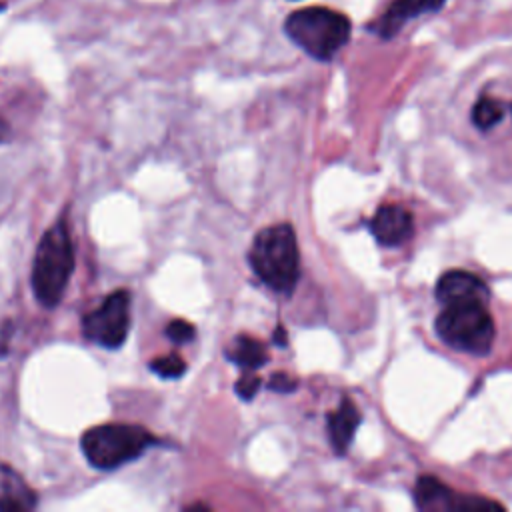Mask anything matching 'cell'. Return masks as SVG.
<instances>
[{
	"label": "cell",
	"mask_w": 512,
	"mask_h": 512,
	"mask_svg": "<svg viewBox=\"0 0 512 512\" xmlns=\"http://www.w3.org/2000/svg\"><path fill=\"white\" fill-rule=\"evenodd\" d=\"M74 272V248L72 238L64 222L52 226L40 240L32 264V290L38 302L46 308H54L70 282Z\"/></svg>",
	"instance_id": "obj_3"
},
{
	"label": "cell",
	"mask_w": 512,
	"mask_h": 512,
	"mask_svg": "<svg viewBox=\"0 0 512 512\" xmlns=\"http://www.w3.org/2000/svg\"><path fill=\"white\" fill-rule=\"evenodd\" d=\"M130 330V292L116 290L82 318V332L102 348H120Z\"/></svg>",
	"instance_id": "obj_6"
},
{
	"label": "cell",
	"mask_w": 512,
	"mask_h": 512,
	"mask_svg": "<svg viewBox=\"0 0 512 512\" xmlns=\"http://www.w3.org/2000/svg\"><path fill=\"white\" fill-rule=\"evenodd\" d=\"M436 334L458 352L484 356L494 344L496 326L486 304L460 302L444 306L436 316Z\"/></svg>",
	"instance_id": "obj_5"
},
{
	"label": "cell",
	"mask_w": 512,
	"mask_h": 512,
	"mask_svg": "<svg viewBox=\"0 0 512 512\" xmlns=\"http://www.w3.org/2000/svg\"><path fill=\"white\" fill-rule=\"evenodd\" d=\"M8 132H10V128H8V124L0 118V142H4L6 138H8Z\"/></svg>",
	"instance_id": "obj_20"
},
{
	"label": "cell",
	"mask_w": 512,
	"mask_h": 512,
	"mask_svg": "<svg viewBox=\"0 0 512 512\" xmlns=\"http://www.w3.org/2000/svg\"><path fill=\"white\" fill-rule=\"evenodd\" d=\"M156 438L136 424H102L84 432L80 446L98 470H112L140 458Z\"/></svg>",
	"instance_id": "obj_4"
},
{
	"label": "cell",
	"mask_w": 512,
	"mask_h": 512,
	"mask_svg": "<svg viewBox=\"0 0 512 512\" xmlns=\"http://www.w3.org/2000/svg\"><path fill=\"white\" fill-rule=\"evenodd\" d=\"M254 274L274 292L290 294L300 276V250L290 224H272L254 236L248 252Z\"/></svg>",
	"instance_id": "obj_1"
},
{
	"label": "cell",
	"mask_w": 512,
	"mask_h": 512,
	"mask_svg": "<svg viewBox=\"0 0 512 512\" xmlns=\"http://www.w3.org/2000/svg\"><path fill=\"white\" fill-rule=\"evenodd\" d=\"M414 500L422 510H486L502 508L498 502L484 500L480 496L456 494L434 476H420L414 488Z\"/></svg>",
	"instance_id": "obj_7"
},
{
	"label": "cell",
	"mask_w": 512,
	"mask_h": 512,
	"mask_svg": "<svg viewBox=\"0 0 512 512\" xmlns=\"http://www.w3.org/2000/svg\"><path fill=\"white\" fill-rule=\"evenodd\" d=\"M504 118V106L496 98L482 96L472 108V122L480 130H490Z\"/></svg>",
	"instance_id": "obj_14"
},
{
	"label": "cell",
	"mask_w": 512,
	"mask_h": 512,
	"mask_svg": "<svg viewBox=\"0 0 512 512\" xmlns=\"http://www.w3.org/2000/svg\"><path fill=\"white\" fill-rule=\"evenodd\" d=\"M228 360H232L236 366L244 370H256L268 362V352L264 344L252 336L240 334L234 338L232 346L226 350Z\"/></svg>",
	"instance_id": "obj_12"
},
{
	"label": "cell",
	"mask_w": 512,
	"mask_h": 512,
	"mask_svg": "<svg viewBox=\"0 0 512 512\" xmlns=\"http://www.w3.org/2000/svg\"><path fill=\"white\" fill-rule=\"evenodd\" d=\"M150 370L162 378H180L186 370V362L178 354H168L152 360Z\"/></svg>",
	"instance_id": "obj_15"
},
{
	"label": "cell",
	"mask_w": 512,
	"mask_h": 512,
	"mask_svg": "<svg viewBox=\"0 0 512 512\" xmlns=\"http://www.w3.org/2000/svg\"><path fill=\"white\" fill-rule=\"evenodd\" d=\"M370 232L382 246H400L414 234L412 212L400 204H384L374 212Z\"/></svg>",
	"instance_id": "obj_9"
},
{
	"label": "cell",
	"mask_w": 512,
	"mask_h": 512,
	"mask_svg": "<svg viewBox=\"0 0 512 512\" xmlns=\"http://www.w3.org/2000/svg\"><path fill=\"white\" fill-rule=\"evenodd\" d=\"M296 386H298V380L288 376V374H284V372H276L268 380V388L274 390V392H282V394L296 390Z\"/></svg>",
	"instance_id": "obj_18"
},
{
	"label": "cell",
	"mask_w": 512,
	"mask_h": 512,
	"mask_svg": "<svg viewBox=\"0 0 512 512\" xmlns=\"http://www.w3.org/2000/svg\"><path fill=\"white\" fill-rule=\"evenodd\" d=\"M284 30L288 38L316 60H332L350 40L352 24L348 16L322 8H302L286 18Z\"/></svg>",
	"instance_id": "obj_2"
},
{
	"label": "cell",
	"mask_w": 512,
	"mask_h": 512,
	"mask_svg": "<svg viewBox=\"0 0 512 512\" xmlns=\"http://www.w3.org/2000/svg\"><path fill=\"white\" fill-rule=\"evenodd\" d=\"M260 386H262V380H260L256 374H252V372L248 370L244 376L238 378V382H236V394H238L242 400L250 402V400L256 396V392L260 390Z\"/></svg>",
	"instance_id": "obj_17"
},
{
	"label": "cell",
	"mask_w": 512,
	"mask_h": 512,
	"mask_svg": "<svg viewBox=\"0 0 512 512\" xmlns=\"http://www.w3.org/2000/svg\"><path fill=\"white\" fill-rule=\"evenodd\" d=\"M8 478L2 482V492H0V510H28L36 504L34 492L24 486V482L12 474L6 472Z\"/></svg>",
	"instance_id": "obj_13"
},
{
	"label": "cell",
	"mask_w": 512,
	"mask_h": 512,
	"mask_svg": "<svg viewBox=\"0 0 512 512\" xmlns=\"http://www.w3.org/2000/svg\"><path fill=\"white\" fill-rule=\"evenodd\" d=\"M436 300L444 306L460 302L488 304L490 290L486 282L468 270H448L436 282Z\"/></svg>",
	"instance_id": "obj_8"
},
{
	"label": "cell",
	"mask_w": 512,
	"mask_h": 512,
	"mask_svg": "<svg viewBox=\"0 0 512 512\" xmlns=\"http://www.w3.org/2000/svg\"><path fill=\"white\" fill-rule=\"evenodd\" d=\"M358 424H360V412L354 406V402H350L348 398H344L340 406L328 414L326 428H328L330 444L336 454H344L348 450Z\"/></svg>",
	"instance_id": "obj_11"
},
{
	"label": "cell",
	"mask_w": 512,
	"mask_h": 512,
	"mask_svg": "<svg viewBox=\"0 0 512 512\" xmlns=\"http://www.w3.org/2000/svg\"><path fill=\"white\" fill-rule=\"evenodd\" d=\"M272 340H274V344H278V346H286V330H284V326H276Z\"/></svg>",
	"instance_id": "obj_19"
},
{
	"label": "cell",
	"mask_w": 512,
	"mask_h": 512,
	"mask_svg": "<svg viewBox=\"0 0 512 512\" xmlns=\"http://www.w3.org/2000/svg\"><path fill=\"white\" fill-rule=\"evenodd\" d=\"M446 0H394L388 10L374 22V32L380 38H392L412 18L428 12H438Z\"/></svg>",
	"instance_id": "obj_10"
},
{
	"label": "cell",
	"mask_w": 512,
	"mask_h": 512,
	"mask_svg": "<svg viewBox=\"0 0 512 512\" xmlns=\"http://www.w3.org/2000/svg\"><path fill=\"white\" fill-rule=\"evenodd\" d=\"M194 334H196V328H194L190 322L182 320V318L172 320V322L166 326V336H168L172 342H176V344L190 342V340L194 338Z\"/></svg>",
	"instance_id": "obj_16"
}]
</instances>
